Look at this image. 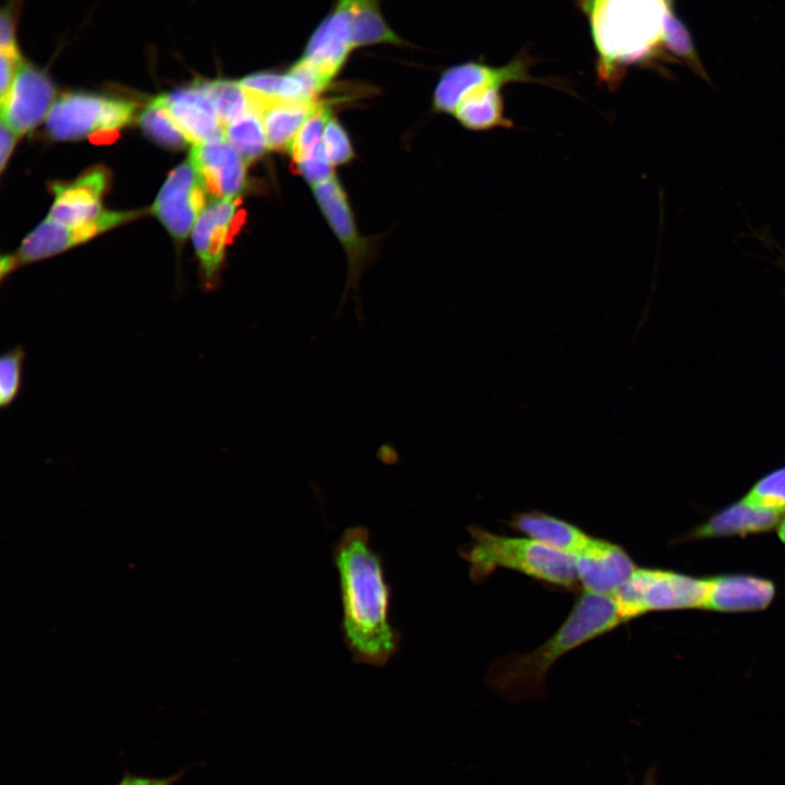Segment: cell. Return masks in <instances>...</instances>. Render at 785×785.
Segmentation results:
<instances>
[{"mask_svg": "<svg viewBox=\"0 0 785 785\" xmlns=\"http://www.w3.org/2000/svg\"><path fill=\"white\" fill-rule=\"evenodd\" d=\"M342 605V633L359 664L385 665L398 651L401 636L389 623L390 589L382 557L364 527L347 529L334 546Z\"/></svg>", "mask_w": 785, "mask_h": 785, "instance_id": "obj_1", "label": "cell"}, {"mask_svg": "<svg viewBox=\"0 0 785 785\" xmlns=\"http://www.w3.org/2000/svg\"><path fill=\"white\" fill-rule=\"evenodd\" d=\"M624 623L614 597L582 592L544 643L530 652L498 657L488 666L485 683L508 701L542 698L546 676L557 660Z\"/></svg>", "mask_w": 785, "mask_h": 785, "instance_id": "obj_2", "label": "cell"}, {"mask_svg": "<svg viewBox=\"0 0 785 785\" xmlns=\"http://www.w3.org/2000/svg\"><path fill=\"white\" fill-rule=\"evenodd\" d=\"M578 5L589 21L597 76L609 88L618 86L628 67L662 60L672 0H578Z\"/></svg>", "mask_w": 785, "mask_h": 785, "instance_id": "obj_3", "label": "cell"}, {"mask_svg": "<svg viewBox=\"0 0 785 785\" xmlns=\"http://www.w3.org/2000/svg\"><path fill=\"white\" fill-rule=\"evenodd\" d=\"M471 542L460 550L470 565V578L481 582L496 569L521 572L534 580L575 590L578 582L573 557L531 538L493 533L479 526H470Z\"/></svg>", "mask_w": 785, "mask_h": 785, "instance_id": "obj_4", "label": "cell"}, {"mask_svg": "<svg viewBox=\"0 0 785 785\" xmlns=\"http://www.w3.org/2000/svg\"><path fill=\"white\" fill-rule=\"evenodd\" d=\"M708 580L673 571L637 568L613 596L626 621L652 611L704 607Z\"/></svg>", "mask_w": 785, "mask_h": 785, "instance_id": "obj_5", "label": "cell"}, {"mask_svg": "<svg viewBox=\"0 0 785 785\" xmlns=\"http://www.w3.org/2000/svg\"><path fill=\"white\" fill-rule=\"evenodd\" d=\"M532 58L521 52L510 62L493 67L482 61H468L446 69L434 89L433 109L437 112L454 113L462 97L476 88L504 87L511 83H538L551 85L530 74Z\"/></svg>", "mask_w": 785, "mask_h": 785, "instance_id": "obj_6", "label": "cell"}, {"mask_svg": "<svg viewBox=\"0 0 785 785\" xmlns=\"http://www.w3.org/2000/svg\"><path fill=\"white\" fill-rule=\"evenodd\" d=\"M209 202L202 179L189 158L169 173L152 212L174 239L183 240Z\"/></svg>", "mask_w": 785, "mask_h": 785, "instance_id": "obj_7", "label": "cell"}, {"mask_svg": "<svg viewBox=\"0 0 785 785\" xmlns=\"http://www.w3.org/2000/svg\"><path fill=\"white\" fill-rule=\"evenodd\" d=\"M138 215H141L140 212L104 210L97 218L73 227L47 218L24 239L14 258L16 264L46 258L136 218Z\"/></svg>", "mask_w": 785, "mask_h": 785, "instance_id": "obj_8", "label": "cell"}, {"mask_svg": "<svg viewBox=\"0 0 785 785\" xmlns=\"http://www.w3.org/2000/svg\"><path fill=\"white\" fill-rule=\"evenodd\" d=\"M573 561L583 592L612 597L637 569L625 548L595 536L573 556Z\"/></svg>", "mask_w": 785, "mask_h": 785, "instance_id": "obj_9", "label": "cell"}, {"mask_svg": "<svg viewBox=\"0 0 785 785\" xmlns=\"http://www.w3.org/2000/svg\"><path fill=\"white\" fill-rule=\"evenodd\" d=\"M354 49L352 21L346 4L338 0L333 11L310 37L302 57L327 86Z\"/></svg>", "mask_w": 785, "mask_h": 785, "instance_id": "obj_10", "label": "cell"}, {"mask_svg": "<svg viewBox=\"0 0 785 785\" xmlns=\"http://www.w3.org/2000/svg\"><path fill=\"white\" fill-rule=\"evenodd\" d=\"M55 93L44 72L23 63L7 99L0 104L1 121L17 136L24 135L47 117Z\"/></svg>", "mask_w": 785, "mask_h": 785, "instance_id": "obj_11", "label": "cell"}, {"mask_svg": "<svg viewBox=\"0 0 785 785\" xmlns=\"http://www.w3.org/2000/svg\"><path fill=\"white\" fill-rule=\"evenodd\" d=\"M190 160L210 201L238 198L244 191L246 164L226 140L192 145Z\"/></svg>", "mask_w": 785, "mask_h": 785, "instance_id": "obj_12", "label": "cell"}, {"mask_svg": "<svg viewBox=\"0 0 785 785\" xmlns=\"http://www.w3.org/2000/svg\"><path fill=\"white\" fill-rule=\"evenodd\" d=\"M177 126L192 145L225 140L213 101L205 87V81L161 95Z\"/></svg>", "mask_w": 785, "mask_h": 785, "instance_id": "obj_13", "label": "cell"}, {"mask_svg": "<svg viewBox=\"0 0 785 785\" xmlns=\"http://www.w3.org/2000/svg\"><path fill=\"white\" fill-rule=\"evenodd\" d=\"M109 182L106 169L95 167L69 183H55V202L48 219L78 226L102 214V195Z\"/></svg>", "mask_w": 785, "mask_h": 785, "instance_id": "obj_14", "label": "cell"}, {"mask_svg": "<svg viewBox=\"0 0 785 785\" xmlns=\"http://www.w3.org/2000/svg\"><path fill=\"white\" fill-rule=\"evenodd\" d=\"M235 200L210 201L198 215L192 229L193 245L207 288L213 287L218 278L228 232L237 209Z\"/></svg>", "mask_w": 785, "mask_h": 785, "instance_id": "obj_15", "label": "cell"}, {"mask_svg": "<svg viewBox=\"0 0 785 785\" xmlns=\"http://www.w3.org/2000/svg\"><path fill=\"white\" fill-rule=\"evenodd\" d=\"M108 97L68 93L53 101L47 117L49 135L57 141H74L105 130Z\"/></svg>", "mask_w": 785, "mask_h": 785, "instance_id": "obj_16", "label": "cell"}, {"mask_svg": "<svg viewBox=\"0 0 785 785\" xmlns=\"http://www.w3.org/2000/svg\"><path fill=\"white\" fill-rule=\"evenodd\" d=\"M313 193L333 231L349 256L350 269L346 289L349 291L358 282L365 256V242L358 233L347 195L337 178L331 177L322 183L313 185Z\"/></svg>", "mask_w": 785, "mask_h": 785, "instance_id": "obj_17", "label": "cell"}, {"mask_svg": "<svg viewBox=\"0 0 785 785\" xmlns=\"http://www.w3.org/2000/svg\"><path fill=\"white\" fill-rule=\"evenodd\" d=\"M708 582L704 608L720 612L763 609L775 592L771 581L752 576H721L708 579Z\"/></svg>", "mask_w": 785, "mask_h": 785, "instance_id": "obj_18", "label": "cell"}, {"mask_svg": "<svg viewBox=\"0 0 785 785\" xmlns=\"http://www.w3.org/2000/svg\"><path fill=\"white\" fill-rule=\"evenodd\" d=\"M507 526L572 557L591 538L576 524L540 510L516 512Z\"/></svg>", "mask_w": 785, "mask_h": 785, "instance_id": "obj_19", "label": "cell"}, {"mask_svg": "<svg viewBox=\"0 0 785 785\" xmlns=\"http://www.w3.org/2000/svg\"><path fill=\"white\" fill-rule=\"evenodd\" d=\"M316 104V99L274 98L262 114L268 149L290 152L299 130Z\"/></svg>", "mask_w": 785, "mask_h": 785, "instance_id": "obj_20", "label": "cell"}, {"mask_svg": "<svg viewBox=\"0 0 785 785\" xmlns=\"http://www.w3.org/2000/svg\"><path fill=\"white\" fill-rule=\"evenodd\" d=\"M466 129L485 132L498 128L511 129L514 122L505 113L502 87L476 88L466 94L454 113Z\"/></svg>", "mask_w": 785, "mask_h": 785, "instance_id": "obj_21", "label": "cell"}, {"mask_svg": "<svg viewBox=\"0 0 785 785\" xmlns=\"http://www.w3.org/2000/svg\"><path fill=\"white\" fill-rule=\"evenodd\" d=\"M782 515L740 500L710 518L695 531V535L710 538L766 531L781 522Z\"/></svg>", "mask_w": 785, "mask_h": 785, "instance_id": "obj_22", "label": "cell"}, {"mask_svg": "<svg viewBox=\"0 0 785 785\" xmlns=\"http://www.w3.org/2000/svg\"><path fill=\"white\" fill-rule=\"evenodd\" d=\"M348 8L354 48L376 45H399L402 39L384 20L376 0H341Z\"/></svg>", "mask_w": 785, "mask_h": 785, "instance_id": "obj_23", "label": "cell"}, {"mask_svg": "<svg viewBox=\"0 0 785 785\" xmlns=\"http://www.w3.org/2000/svg\"><path fill=\"white\" fill-rule=\"evenodd\" d=\"M225 140L249 165L268 149L263 129L262 114L251 108L225 129Z\"/></svg>", "mask_w": 785, "mask_h": 785, "instance_id": "obj_24", "label": "cell"}, {"mask_svg": "<svg viewBox=\"0 0 785 785\" xmlns=\"http://www.w3.org/2000/svg\"><path fill=\"white\" fill-rule=\"evenodd\" d=\"M138 124L148 138L162 147L182 149L190 144L171 118L161 96L147 104L140 116Z\"/></svg>", "mask_w": 785, "mask_h": 785, "instance_id": "obj_25", "label": "cell"}, {"mask_svg": "<svg viewBox=\"0 0 785 785\" xmlns=\"http://www.w3.org/2000/svg\"><path fill=\"white\" fill-rule=\"evenodd\" d=\"M205 87L224 129L250 109L247 94L239 81H205Z\"/></svg>", "mask_w": 785, "mask_h": 785, "instance_id": "obj_26", "label": "cell"}, {"mask_svg": "<svg viewBox=\"0 0 785 785\" xmlns=\"http://www.w3.org/2000/svg\"><path fill=\"white\" fill-rule=\"evenodd\" d=\"M663 46L664 50L685 61L693 73L710 83V76L696 50L690 32L674 11L669 12L665 20Z\"/></svg>", "mask_w": 785, "mask_h": 785, "instance_id": "obj_27", "label": "cell"}, {"mask_svg": "<svg viewBox=\"0 0 785 785\" xmlns=\"http://www.w3.org/2000/svg\"><path fill=\"white\" fill-rule=\"evenodd\" d=\"M760 509L785 512V467L760 479L742 498Z\"/></svg>", "mask_w": 785, "mask_h": 785, "instance_id": "obj_28", "label": "cell"}, {"mask_svg": "<svg viewBox=\"0 0 785 785\" xmlns=\"http://www.w3.org/2000/svg\"><path fill=\"white\" fill-rule=\"evenodd\" d=\"M330 120V108L323 101H317L301 129L299 130L290 153L295 162L312 154L322 143L323 133Z\"/></svg>", "mask_w": 785, "mask_h": 785, "instance_id": "obj_29", "label": "cell"}, {"mask_svg": "<svg viewBox=\"0 0 785 785\" xmlns=\"http://www.w3.org/2000/svg\"><path fill=\"white\" fill-rule=\"evenodd\" d=\"M25 357V349L19 345L5 351L0 358L1 408L11 406L20 392Z\"/></svg>", "mask_w": 785, "mask_h": 785, "instance_id": "obj_30", "label": "cell"}, {"mask_svg": "<svg viewBox=\"0 0 785 785\" xmlns=\"http://www.w3.org/2000/svg\"><path fill=\"white\" fill-rule=\"evenodd\" d=\"M322 145L333 166L346 164L353 157V149L348 134L336 119L330 118L327 122L322 137Z\"/></svg>", "mask_w": 785, "mask_h": 785, "instance_id": "obj_31", "label": "cell"}, {"mask_svg": "<svg viewBox=\"0 0 785 785\" xmlns=\"http://www.w3.org/2000/svg\"><path fill=\"white\" fill-rule=\"evenodd\" d=\"M295 164L306 181L313 185L322 183L334 177L331 168L333 165L329 162L322 143L312 154Z\"/></svg>", "mask_w": 785, "mask_h": 785, "instance_id": "obj_32", "label": "cell"}, {"mask_svg": "<svg viewBox=\"0 0 785 785\" xmlns=\"http://www.w3.org/2000/svg\"><path fill=\"white\" fill-rule=\"evenodd\" d=\"M283 73L273 71H259L251 73L239 82L241 86L255 95L265 98H276L281 86Z\"/></svg>", "mask_w": 785, "mask_h": 785, "instance_id": "obj_33", "label": "cell"}, {"mask_svg": "<svg viewBox=\"0 0 785 785\" xmlns=\"http://www.w3.org/2000/svg\"><path fill=\"white\" fill-rule=\"evenodd\" d=\"M0 104L3 102L14 83L23 61L21 59L17 46L5 47L0 49Z\"/></svg>", "mask_w": 785, "mask_h": 785, "instance_id": "obj_34", "label": "cell"}, {"mask_svg": "<svg viewBox=\"0 0 785 785\" xmlns=\"http://www.w3.org/2000/svg\"><path fill=\"white\" fill-rule=\"evenodd\" d=\"M17 137L19 136L4 122L1 121V126H0V142H1L0 169H1V171H3L4 167L7 166V161L9 160V158L11 156V153L14 148Z\"/></svg>", "mask_w": 785, "mask_h": 785, "instance_id": "obj_35", "label": "cell"}, {"mask_svg": "<svg viewBox=\"0 0 785 785\" xmlns=\"http://www.w3.org/2000/svg\"><path fill=\"white\" fill-rule=\"evenodd\" d=\"M181 775L182 772L168 777L154 778L126 774L117 785H172Z\"/></svg>", "mask_w": 785, "mask_h": 785, "instance_id": "obj_36", "label": "cell"}, {"mask_svg": "<svg viewBox=\"0 0 785 785\" xmlns=\"http://www.w3.org/2000/svg\"><path fill=\"white\" fill-rule=\"evenodd\" d=\"M0 35H1V38H0V47L1 48L16 46L13 23H12L11 16L9 15V12H7L5 10L1 14Z\"/></svg>", "mask_w": 785, "mask_h": 785, "instance_id": "obj_37", "label": "cell"}, {"mask_svg": "<svg viewBox=\"0 0 785 785\" xmlns=\"http://www.w3.org/2000/svg\"><path fill=\"white\" fill-rule=\"evenodd\" d=\"M16 265L17 264H16L14 256L7 255V256L2 257L1 267H0L1 278H4V276L7 274H9L11 270H13L16 267Z\"/></svg>", "mask_w": 785, "mask_h": 785, "instance_id": "obj_38", "label": "cell"}, {"mask_svg": "<svg viewBox=\"0 0 785 785\" xmlns=\"http://www.w3.org/2000/svg\"><path fill=\"white\" fill-rule=\"evenodd\" d=\"M777 532L780 539L785 543V517L781 520Z\"/></svg>", "mask_w": 785, "mask_h": 785, "instance_id": "obj_39", "label": "cell"}, {"mask_svg": "<svg viewBox=\"0 0 785 785\" xmlns=\"http://www.w3.org/2000/svg\"><path fill=\"white\" fill-rule=\"evenodd\" d=\"M644 785H654V776H653V775H649V776L647 777V780H645Z\"/></svg>", "mask_w": 785, "mask_h": 785, "instance_id": "obj_40", "label": "cell"}, {"mask_svg": "<svg viewBox=\"0 0 785 785\" xmlns=\"http://www.w3.org/2000/svg\"><path fill=\"white\" fill-rule=\"evenodd\" d=\"M781 253H782V258L780 259V265L783 269H785V252L781 251Z\"/></svg>", "mask_w": 785, "mask_h": 785, "instance_id": "obj_41", "label": "cell"}]
</instances>
